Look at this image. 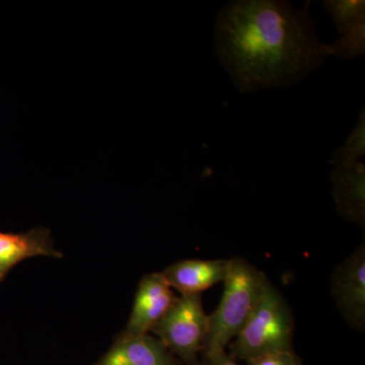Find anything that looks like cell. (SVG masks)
<instances>
[{
  "label": "cell",
  "mask_w": 365,
  "mask_h": 365,
  "mask_svg": "<svg viewBox=\"0 0 365 365\" xmlns=\"http://www.w3.org/2000/svg\"><path fill=\"white\" fill-rule=\"evenodd\" d=\"M309 4L287 0H232L217 13L215 52L242 93L287 88L329 58Z\"/></svg>",
  "instance_id": "6da1fadb"
},
{
  "label": "cell",
  "mask_w": 365,
  "mask_h": 365,
  "mask_svg": "<svg viewBox=\"0 0 365 365\" xmlns=\"http://www.w3.org/2000/svg\"><path fill=\"white\" fill-rule=\"evenodd\" d=\"M267 280L265 274L244 258L230 259L225 292L217 309L209 316L201 359L225 351L248 322Z\"/></svg>",
  "instance_id": "7a4b0ae2"
},
{
  "label": "cell",
  "mask_w": 365,
  "mask_h": 365,
  "mask_svg": "<svg viewBox=\"0 0 365 365\" xmlns=\"http://www.w3.org/2000/svg\"><path fill=\"white\" fill-rule=\"evenodd\" d=\"M294 317L287 300L267 280L253 313L235 338L230 356L251 364L266 355L294 351Z\"/></svg>",
  "instance_id": "3957f363"
},
{
  "label": "cell",
  "mask_w": 365,
  "mask_h": 365,
  "mask_svg": "<svg viewBox=\"0 0 365 365\" xmlns=\"http://www.w3.org/2000/svg\"><path fill=\"white\" fill-rule=\"evenodd\" d=\"M208 321L200 294L181 295L150 332L182 364L200 365Z\"/></svg>",
  "instance_id": "277c9868"
},
{
  "label": "cell",
  "mask_w": 365,
  "mask_h": 365,
  "mask_svg": "<svg viewBox=\"0 0 365 365\" xmlns=\"http://www.w3.org/2000/svg\"><path fill=\"white\" fill-rule=\"evenodd\" d=\"M332 294L347 323L359 331L365 325V249L355 250L336 267L332 276Z\"/></svg>",
  "instance_id": "5b68a950"
},
{
  "label": "cell",
  "mask_w": 365,
  "mask_h": 365,
  "mask_svg": "<svg viewBox=\"0 0 365 365\" xmlns=\"http://www.w3.org/2000/svg\"><path fill=\"white\" fill-rule=\"evenodd\" d=\"M162 273L146 274L137 289L125 332L148 334L174 304L178 297Z\"/></svg>",
  "instance_id": "8992f818"
},
{
  "label": "cell",
  "mask_w": 365,
  "mask_h": 365,
  "mask_svg": "<svg viewBox=\"0 0 365 365\" xmlns=\"http://www.w3.org/2000/svg\"><path fill=\"white\" fill-rule=\"evenodd\" d=\"M93 365H182L162 341L150 334L122 331Z\"/></svg>",
  "instance_id": "52a82bcc"
},
{
  "label": "cell",
  "mask_w": 365,
  "mask_h": 365,
  "mask_svg": "<svg viewBox=\"0 0 365 365\" xmlns=\"http://www.w3.org/2000/svg\"><path fill=\"white\" fill-rule=\"evenodd\" d=\"M62 258L53 242L51 232L48 228H32L21 234L0 232V283L21 261L34 257Z\"/></svg>",
  "instance_id": "ba28073f"
},
{
  "label": "cell",
  "mask_w": 365,
  "mask_h": 365,
  "mask_svg": "<svg viewBox=\"0 0 365 365\" xmlns=\"http://www.w3.org/2000/svg\"><path fill=\"white\" fill-rule=\"evenodd\" d=\"M228 271L230 259L182 260L172 264L162 274L170 287L182 295H192L225 282Z\"/></svg>",
  "instance_id": "9c48e42d"
},
{
  "label": "cell",
  "mask_w": 365,
  "mask_h": 365,
  "mask_svg": "<svg viewBox=\"0 0 365 365\" xmlns=\"http://www.w3.org/2000/svg\"><path fill=\"white\" fill-rule=\"evenodd\" d=\"M336 210L346 220L364 227L365 165L336 167L330 173Z\"/></svg>",
  "instance_id": "30bf717a"
},
{
  "label": "cell",
  "mask_w": 365,
  "mask_h": 365,
  "mask_svg": "<svg viewBox=\"0 0 365 365\" xmlns=\"http://www.w3.org/2000/svg\"><path fill=\"white\" fill-rule=\"evenodd\" d=\"M365 155V109L362 107L354 128L346 138L345 143L334 151L330 165L336 167H351L361 162Z\"/></svg>",
  "instance_id": "8fae6325"
},
{
  "label": "cell",
  "mask_w": 365,
  "mask_h": 365,
  "mask_svg": "<svg viewBox=\"0 0 365 365\" xmlns=\"http://www.w3.org/2000/svg\"><path fill=\"white\" fill-rule=\"evenodd\" d=\"M323 6L330 14L341 35L365 21L364 0H325Z\"/></svg>",
  "instance_id": "7c38bea8"
},
{
  "label": "cell",
  "mask_w": 365,
  "mask_h": 365,
  "mask_svg": "<svg viewBox=\"0 0 365 365\" xmlns=\"http://www.w3.org/2000/svg\"><path fill=\"white\" fill-rule=\"evenodd\" d=\"M329 56L342 60H353L364 56L365 53V21L342 35L332 44H325Z\"/></svg>",
  "instance_id": "4fadbf2b"
},
{
  "label": "cell",
  "mask_w": 365,
  "mask_h": 365,
  "mask_svg": "<svg viewBox=\"0 0 365 365\" xmlns=\"http://www.w3.org/2000/svg\"><path fill=\"white\" fill-rule=\"evenodd\" d=\"M250 365H302V359L294 351L275 353L254 360Z\"/></svg>",
  "instance_id": "5bb4252c"
},
{
  "label": "cell",
  "mask_w": 365,
  "mask_h": 365,
  "mask_svg": "<svg viewBox=\"0 0 365 365\" xmlns=\"http://www.w3.org/2000/svg\"><path fill=\"white\" fill-rule=\"evenodd\" d=\"M200 365H237L235 364V359L227 352L222 351L216 353L211 356L201 359Z\"/></svg>",
  "instance_id": "9a60e30c"
}]
</instances>
